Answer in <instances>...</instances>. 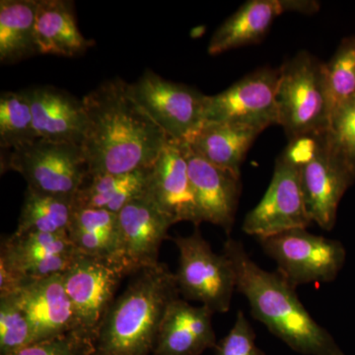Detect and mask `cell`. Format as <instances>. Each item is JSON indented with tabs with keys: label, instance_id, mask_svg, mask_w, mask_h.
<instances>
[{
	"label": "cell",
	"instance_id": "obj_8",
	"mask_svg": "<svg viewBox=\"0 0 355 355\" xmlns=\"http://www.w3.org/2000/svg\"><path fill=\"white\" fill-rule=\"evenodd\" d=\"M259 242L277 263V272L296 288L302 284L334 282L347 260L342 243L306 229H294Z\"/></svg>",
	"mask_w": 355,
	"mask_h": 355
},
{
	"label": "cell",
	"instance_id": "obj_13",
	"mask_svg": "<svg viewBox=\"0 0 355 355\" xmlns=\"http://www.w3.org/2000/svg\"><path fill=\"white\" fill-rule=\"evenodd\" d=\"M119 250L116 261L125 275L157 266L159 251L174 225L148 191L128 203L118 214Z\"/></svg>",
	"mask_w": 355,
	"mask_h": 355
},
{
	"label": "cell",
	"instance_id": "obj_31",
	"mask_svg": "<svg viewBox=\"0 0 355 355\" xmlns=\"http://www.w3.org/2000/svg\"><path fill=\"white\" fill-rule=\"evenodd\" d=\"M214 355H266L257 345L256 333L243 311H238L232 328L216 343Z\"/></svg>",
	"mask_w": 355,
	"mask_h": 355
},
{
	"label": "cell",
	"instance_id": "obj_30",
	"mask_svg": "<svg viewBox=\"0 0 355 355\" xmlns=\"http://www.w3.org/2000/svg\"><path fill=\"white\" fill-rule=\"evenodd\" d=\"M94 342L78 331L27 345L9 355H92Z\"/></svg>",
	"mask_w": 355,
	"mask_h": 355
},
{
	"label": "cell",
	"instance_id": "obj_10",
	"mask_svg": "<svg viewBox=\"0 0 355 355\" xmlns=\"http://www.w3.org/2000/svg\"><path fill=\"white\" fill-rule=\"evenodd\" d=\"M312 223L301 186L300 167L282 153L275 162L270 186L261 202L248 212L242 229L258 239Z\"/></svg>",
	"mask_w": 355,
	"mask_h": 355
},
{
	"label": "cell",
	"instance_id": "obj_6",
	"mask_svg": "<svg viewBox=\"0 0 355 355\" xmlns=\"http://www.w3.org/2000/svg\"><path fill=\"white\" fill-rule=\"evenodd\" d=\"M19 173L28 188L73 198L88 175L83 148L76 144L35 139L1 153V172Z\"/></svg>",
	"mask_w": 355,
	"mask_h": 355
},
{
	"label": "cell",
	"instance_id": "obj_21",
	"mask_svg": "<svg viewBox=\"0 0 355 355\" xmlns=\"http://www.w3.org/2000/svg\"><path fill=\"white\" fill-rule=\"evenodd\" d=\"M261 132L257 128L227 121H205L186 142L210 164L241 176L248 151Z\"/></svg>",
	"mask_w": 355,
	"mask_h": 355
},
{
	"label": "cell",
	"instance_id": "obj_5",
	"mask_svg": "<svg viewBox=\"0 0 355 355\" xmlns=\"http://www.w3.org/2000/svg\"><path fill=\"white\" fill-rule=\"evenodd\" d=\"M324 67V62L303 51L279 67L277 125L289 140L324 132L330 125Z\"/></svg>",
	"mask_w": 355,
	"mask_h": 355
},
{
	"label": "cell",
	"instance_id": "obj_4",
	"mask_svg": "<svg viewBox=\"0 0 355 355\" xmlns=\"http://www.w3.org/2000/svg\"><path fill=\"white\" fill-rule=\"evenodd\" d=\"M284 153L300 167L311 221L331 231L336 225L340 200L355 182V165L331 146L327 130L289 140Z\"/></svg>",
	"mask_w": 355,
	"mask_h": 355
},
{
	"label": "cell",
	"instance_id": "obj_26",
	"mask_svg": "<svg viewBox=\"0 0 355 355\" xmlns=\"http://www.w3.org/2000/svg\"><path fill=\"white\" fill-rule=\"evenodd\" d=\"M73 212V198L41 193L27 187L14 233H67Z\"/></svg>",
	"mask_w": 355,
	"mask_h": 355
},
{
	"label": "cell",
	"instance_id": "obj_25",
	"mask_svg": "<svg viewBox=\"0 0 355 355\" xmlns=\"http://www.w3.org/2000/svg\"><path fill=\"white\" fill-rule=\"evenodd\" d=\"M67 235L78 253L116 261L118 214L103 209L74 207Z\"/></svg>",
	"mask_w": 355,
	"mask_h": 355
},
{
	"label": "cell",
	"instance_id": "obj_12",
	"mask_svg": "<svg viewBox=\"0 0 355 355\" xmlns=\"http://www.w3.org/2000/svg\"><path fill=\"white\" fill-rule=\"evenodd\" d=\"M279 69L254 70L223 92L207 96L205 121H227L261 132L277 125Z\"/></svg>",
	"mask_w": 355,
	"mask_h": 355
},
{
	"label": "cell",
	"instance_id": "obj_20",
	"mask_svg": "<svg viewBox=\"0 0 355 355\" xmlns=\"http://www.w3.org/2000/svg\"><path fill=\"white\" fill-rule=\"evenodd\" d=\"M37 139L83 146L87 116L83 99L53 86L28 89Z\"/></svg>",
	"mask_w": 355,
	"mask_h": 355
},
{
	"label": "cell",
	"instance_id": "obj_11",
	"mask_svg": "<svg viewBox=\"0 0 355 355\" xmlns=\"http://www.w3.org/2000/svg\"><path fill=\"white\" fill-rule=\"evenodd\" d=\"M132 94L169 139L186 141L205 121L207 96L147 69L130 84Z\"/></svg>",
	"mask_w": 355,
	"mask_h": 355
},
{
	"label": "cell",
	"instance_id": "obj_22",
	"mask_svg": "<svg viewBox=\"0 0 355 355\" xmlns=\"http://www.w3.org/2000/svg\"><path fill=\"white\" fill-rule=\"evenodd\" d=\"M36 43L39 55L64 58L78 57L94 44L79 31L73 2L67 0H39Z\"/></svg>",
	"mask_w": 355,
	"mask_h": 355
},
{
	"label": "cell",
	"instance_id": "obj_32",
	"mask_svg": "<svg viewBox=\"0 0 355 355\" xmlns=\"http://www.w3.org/2000/svg\"><path fill=\"white\" fill-rule=\"evenodd\" d=\"M327 135L336 151L355 165V100L331 119Z\"/></svg>",
	"mask_w": 355,
	"mask_h": 355
},
{
	"label": "cell",
	"instance_id": "obj_23",
	"mask_svg": "<svg viewBox=\"0 0 355 355\" xmlns=\"http://www.w3.org/2000/svg\"><path fill=\"white\" fill-rule=\"evenodd\" d=\"M151 167L125 174L87 175L73 197L76 209L107 210L119 214L148 191Z\"/></svg>",
	"mask_w": 355,
	"mask_h": 355
},
{
	"label": "cell",
	"instance_id": "obj_17",
	"mask_svg": "<svg viewBox=\"0 0 355 355\" xmlns=\"http://www.w3.org/2000/svg\"><path fill=\"white\" fill-rule=\"evenodd\" d=\"M319 9V2L312 0L247 1L214 33L209 44V55H220L225 51L259 43L265 38L270 26L282 14H313Z\"/></svg>",
	"mask_w": 355,
	"mask_h": 355
},
{
	"label": "cell",
	"instance_id": "obj_15",
	"mask_svg": "<svg viewBox=\"0 0 355 355\" xmlns=\"http://www.w3.org/2000/svg\"><path fill=\"white\" fill-rule=\"evenodd\" d=\"M148 193L173 223L188 221L200 226L183 140H168L151 167Z\"/></svg>",
	"mask_w": 355,
	"mask_h": 355
},
{
	"label": "cell",
	"instance_id": "obj_3",
	"mask_svg": "<svg viewBox=\"0 0 355 355\" xmlns=\"http://www.w3.org/2000/svg\"><path fill=\"white\" fill-rule=\"evenodd\" d=\"M175 273L159 263L133 275L105 315L92 355H150L169 305L180 297Z\"/></svg>",
	"mask_w": 355,
	"mask_h": 355
},
{
	"label": "cell",
	"instance_id": "obj_7",
	"mask_svg": "<svg viewBox=\"0 0 355 355\" xmlns=\"http://www.w3.org/2000/svg\"><path fill=\"white\" fill-rule=\"evenodd\" d=\"M179 251L176 277L184 300L197 301L214 313H227L237 291L236 273L226 254H216L197 227L173 239Z\"/></svg>",
	"mask_w": 355,
	"mask_h": 355
},
{
	"label": "cell",
	"instance_id": "obj_16",
	"mask_svg": "<svg viewBox=\"0 0 355 355\" xmlns=\"http://www.w3.org/2000/svg\"><path fill=\"white\" fill-rule=\"evenodd\" d=\"M186 146L198 220L219 226L230 235L241 196V176L210 164L193 153L187 142Z\"/></svg>",
	"mask_w": 355,
	"mask_h": 355
},
{
	"label": "cell",
	"instance_id": "obj_2",
	"mask_svg": "<svg viewBox=\"0 0 355 355\" xmlns=\"http://www.w3.org/2000/svg\"><path fill=\"white\" fill-rule=\"evenodd\" d=\"M223 254L232 263L237 291L254 319L302 355H345L334 336L311 316L292 286L279 272H268L252 260L241 241L228 238Z\"/></svg>",
	"mask_w": 355,
	"mask_h": 355
},
{
	"label": "cell",
	"instance_id": "obj_28",
	"mask_svg": "<svg viewBox=\"0 0 355 355\" xmlns=\"http://www.w3.org/2000/svg\"><path fill=\"white\" fill-rule=\"evenodd\" d=\"M37 139L28 90L0 96V146L4 153Z\"/></svg>",
	"mask_w": 355,
	"mask_h": 355
},
{
	"label": "cell",
	"instance_id": "obj_14",
	"mask_svg": "<svg viewBox=\"0 0 355 355\" xmlns=\"http://www.w3.org/2000/svg\"><path fill=\"white\" fill-rule=\"evenodd\" d=\"M77 254L67 233H24L3 236L0 270L28 282L62 275Z\"/></svg>",
	"mask_w": 355,
	"mask_h": 355
},
{
	"label": "cell",
	"instance_id": "obj_27",
	"mask_svg": "<svg viewBox=\"0 0 355 355\" xmlns=\"http://www.w3.org/2000/svg\"><path fill=\"white\" fill-rule=\"evenodd\" d=\"M324 79L331 119L355 100V35L340 42L324 62Z\"/></svg>",
	"mask_w": 355,
	"mask_h": 355
},
{
	"label": "cell",
	"instance_id": "obj_1",
	"mask_svg": "<svg viewBox=\"0 0 355 355\" xmlns=\"http://www.w3.org/2000/svg\"><path fill=\"white\" fill-rule=\"evenodd\" d=\"M83 148L88 174H125L153 167L169 137L139 104L130 83L114 78L84 96Z\"/></svg>",
	"mask_w": 355,
	"mask_h": 355
},
{
	"label": "cell",
	"instance_id": "obj_18",
	"mask_svg": "<svg viewBox=\"0 0 355 355\" xmlns=\"http://www.w3.org/2000/svg\"><path fill=\"white\" fill-rule=\"evenodd\" d=\"M13 296L31 324L33 343L78 331L62 275L28 282Z\"/></svg>",
	"mask_w": 355,
	"mask_h": 355
},
{
	"label": "cell",
	"instance_id": "obj_9",
	"mask_svg": "<svg viewBox=\"0 0 355 355\" xmlns=\"http://www.w3.org/2000/svg\"><path fill=\"white\" fill-rule=\"evenodd\" d=\"M125 277L127 275L118 261L80 253L76 254L62 273L78 331L93 342Z\"/></svg>",
	"mask_w": 355,
	"mask_h": 355
},
{
	"label": "cell",
	"instance_id": "obj_29",
	"mask_svg": "<svg viewBox=\"0 0 355 355\" xmlns=\"http://www.w3.org/2000/svg\"><path fill=\"white\" fill-rule=\"evenodd\" d=\"M31 343V324L14 296L0 298V355L14 354Z\"/></svg>",
	"mask_w": 355,
	"mask_h": 355
},
{
	"label": "cell",
	"instance_id": "obj_24",
	"mask_svg": "<svg viewBox=\"0 0 355 355\" xmlns=\"http://www.w3.org/2000/svg\"><path fill=\"white\" fill-rule=\"evenodd\" d=\"M39 0L0 1V62L12 64L39 55L36 19Z\"/></svg>",
	"mask_w": 355,
	"mask_h": 355
},
{
	"label": "cell",
	"instance_id": "obj_19",
	"mask_svg": "<svg viewBox=\"0 0 355 355\" xmlns=\"http://www.w3.org/2000/svg\"><path fill=\"white\" fill-rule=\"evenodd\" d=\"M212 312L178 297L169 305L159 330L154 355H200L217 340Z\"/></svg>",
	"mask_w": 355,
	"mask_h": 355
}]
</instances>
